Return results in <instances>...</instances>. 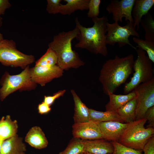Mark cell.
<instances>
[{
    "label": "cell",
    "instance_id": "cell-5",
    "mask_svg": "<svg viewBox=\"0 0 154 154\" xmlns=\"http://www.w3.org/2000/svg\"><path fill=\"white\" fill-rule=\"evenodd\" d=\"M29 66L20 74L11 75L6 72L0 81V99L3 101L9 94L16 91H31L36 88L37 84L31 79Z\"/></svg>",
    "mask_w": 154,
    "mask_h": 154
},
{
    "label": "cell",
    "instance_id": "cell-2",
    "mask_svg": "<svg viewBox=\"0 0 154 154\" xmlns=\"http://www.w3.org/2000/svg\"><path fill=\"white\" fill-rule=\"evenodd\" d=\"M134 56L133 54L107 60L101 70L99 80L107 95L114 93L117 88L124 83L133 71Z\"/></svg>",
    "mask_w": 154,
    "mask_h": 154
},
{
    "label": "cell",
    "instance_id": "cell-16",
    "mask_svg": "<svg viewBox=\"0 0 154 154\" xmlns=\"http://www.w3.org/2000/svg\"><path fill=\"white\" fill-rule=\"evenodd\" d=\"M25 140L31 146L38 149L45 148L48 144L44 133L40 127L37 126L33 127L29 130Z\"/></svg>",
    "mask_w": 154,
    "mask_h": 154
},
{
    "label": "cell",
    "instance_id": "cell-7",
    "mask_svg": "<svg viewBox=\"0 0 154 154\" xmlns=\"http://www.w3.org/2000/svg\"><path fill=\"white\" fill-rule=\"evenodd\" d=\"M35 61L34 56L19 51L13 40L3 39L0 42V62L3 65L20 67L24 69Z\"/></svg>",
    "mask_w": 154,
    "mask_h": 154
},
{
    "label": "cell",
    "instance_id": "cell-11",
    "mask_svg": "<svg viewBox=\"0 0 154 154\" xmlns=\"http://www.w3.org/2000/svg\"><path fill=\"white\" fill-rule=\"evenodd\" d=\"M30 73L32 80L41 86L54 78L62 76L63 70L57 64L52 66H38L30 68Z\"/></svg>",
    "mask_w": 154,
    "mask_h": 154
},
{
    "label": "cell",
    "instance_id": "cell-25",
    "mask_svg": "<svg viewBox=\"0 0 154 154\" xmlns=\"http://www.w3.org/2000/svg\"><path fill=\"white\" fill-rule=\"evenodd\" d=\"M84 152L83 140L73 137L66 148L58 154H80Z\"/></svg>",
    "mask_w": 154,
    "mask_h": 154
},
{
    "label": "cell",
    "instance_id": "cell-27",
    "mask_svg": "<svg viewBox=\"0 0 154 154\" xmlns=\"http://www.w3.org/2000/svg\"><path fill=\"white\" fill-rule=\"evenodd\" d=\"M133 42L137 44L136 48H138L145 51L148 55V56L152 62L154 63V42H150L143 40L139 38L134 37L133 38Z\"/></svg>",
    "mask_w": 154,
    "mask_h": 154
},
{
    "label": "cell",
    "instance_id": "cell-22",
    "mask_svg": "<svg viewBox=\"0 0 154 154\" xmlns=\"http://www.w3.org/2000/svg\"><path fill=\"white\" fill-rule=\"evenodd\" d=\"M90 0H64L66 4H61L59 13L63 15H70L77 10L83 11L88 9Z\"/></svg>",
    "mask_w": 154,
    "mask_h": 154
},
{
    "label": "cell",
    "instance_id": "cell-36",
    "mask_svg": "<svg viewBox=\"0 0 154 154\" xmlns=\"http://www.w3.org/2000/svg\"><path fill=\"white\" fill-rule=\"evenodd\" d=\"M3 39V35L0 33V42Z\"/></svg>",
    "mask_w": 154,
    "mask_h": 154
},
{
    "label": "cell",
    "instance_id": "cell-30",
    "mask_svg": "<svg viewBox=\"0 0 154 154\" xmlns=\"http://www.w3.org/2000/svg\"><path fill=\"white\" fill-rule=\"evenodd\" d=\"M62 0H47L46 10L50 14L59 13V8Z\"/></svg>",
    "mask_w": 154,
    "mask_h": 154
},
{
    "label": "cell",
    "instance_id": "cell-24",
    "mask_svg": "<svg viewBox=\"0 0 154 154\" xmlns=\"http://www.w3.org/2000/svg\"><path fill=\"white\" fill-rule=\"evenodd\" d=\"M140 24L145 32V40L154 42V20L149 12L142 18Z\"/></svg>",
    "mask_w": 154,
    "mask_h": 154
},
{
    "label": "cell",
    "instance_id": "cell-38",
    "mask_svg": "<svg viewBox=\"0 0 154 154\" xmlns=\"http://www.w3.org/2000/svg\"><path fill=\"white\" fill-rule=\"evenodd\" d=\"M3 141L0 139V153L1 152V147L2 145Z\"/></svg>",
    "mask_w": 154,
    "mask_h": 154
},
{
    "label": "cell",
    "instance_id": "cell-33",
    "mask_svg": "<svg viewBox=\"0 0 154 154\" xmlns=\"http://www.w3.org/2000/svg\"><path fill=\"white\" fill-rule=\"evenodd\" d=\"M143 151L144 154H154V136L149 139Z\"/></svg>",
    "mask_w": 154,
    "mask_h": 154
},
{
    "label": "cell",
    "instance_id": "cell-18",
    "mask_svg": "<svg viewBox=\"0 0 154 154\" xmlns=\"http://www.w3.org/2000/svg\"><path fill=\"white\" fill-rule=\"evenodd\" d=\"M74 102V113L73 117L74 123L86 122L90 120L89 108L83 103L76 93L70 91Z\"/></svg>",
    "mask_w": 154,
    "mask_h": 154
},
{
    "label": "cell",
    "instance_id": "cell-37",
    "mask_svg": "<svg viewBox=\"0 0 154 154\" xmlns=\"http://www.w3.org/2000/svg\"><path fill=\"white\" fill-rule=\"evenodd\" d=\"M2 18L0 16V28L2 26Z\"/></svg>",
    "mask_w": 154,
    "mask_h": 154
},
{
    "label": "cell",
    "instance_id": "cell-10",
    "mask_svg": "<svg viewBox=\"0 0 154 154\" xmlns=\"http://www.w3.org/2000/svg\"><path fill=\"white\" fill-rule=\"evenodd\" d=\"M135 0H111L106 7L109 14L112 15L114 22H122V18L126 21L133 23L131 12Z\"/></svg>",
    "mask_w": 154,
    "mask_h": 154
},
{
    "label": "cell",
    "instance_id": "cell-26",
    "mask_svg": "<svg viewBox=\"0 0 154 154\" xmlns=\"http://www.w3.org/2000/svg\"><path fill=\"white\" fill-rule=\"evenodd\" d=\"M57 61L56 53L48 48L45 53L36 61L35 66H52L56 65Z\"/></svg>",
    "mask_w": 154,
    "mask_h": 154
},
{
    "label": "cell",
    "instance_id": "cell-29",
    "mask_svg": "<svg viewBox=\"0 0 154 154\" xmlns=\"http://www.w3.org/2000/svg\"><path fill=\"white\" fill-rule=\"evenodd\" d=\"M101 3L100 0H90L88 5V17H98L100 13L99 8Z\"/></svg>",
    "mask_w": 154,
    "mask_h": 154
},
{
    "label": "cell",
    "instance_id": "cell-28",
    "mask_svg": "<svg viewBox=\"0 0 154 154\" xmlns=\"http://www.w3.org/2000/svg\"><path fill=\"white\" fill-rule=\"evenodd\" d=\"M114 149L111 154H142L141 151L133 149L120 144L118 141H111Z\"/></svg>",
    "mask_w": 154,
    "mask_h": 154
},
{
    "label": "cell",
    "instance_id": "cell-23",
    "mask_svg": "<svg viewBox=\"0 0 154 154\" xmlns=\"http://www.w3.org/2000/svg\"><path fill=\"white\" fill-rule=\"evenodd\" d=\"M136 106L135 96L116 112L125 123H129L135 120Z\"/></svg>",
    "mask_w": 154,
    "mask_h": 154
},
{
    "label": "cell",
    "instance_id": "cell-39",
    "mask_svg": "<svg viewBox=\"0 0 154 154\" xmlns=\"http://www.w3.org/2000/svg\"><path fill=\"white\" fill-rule=\"evenodd\" d=\"M84 154H92L91 153H87V152H84Z\"/></svg>",
    "mask_w": 154,
    "mask_h": 154
},
{
    "label": "cell",
    "instance_id": "cell-32",
    "mask_svg": "<svg viewBox=\"0 0 154 154\" xmlns=\"http://www.w3.org/2000/svg\"><path fill=\"white\" fill-rule=\"evenodd\" d=\"M144 118L148 121V127H154V106L149 108L146 112Z\"/></svg>",
    "mask_w": 154,
    "mask_h": 154
},
{
    "label": "cell",
    "instance_id": "cell-17",
    "mask_svg": "<svg viewBox=\"0 0 154 154\" xmlns=\"http://www.w3.org/2000/svg\"><path fill=\"white\" fill-rule=\"evenodd\" d=\"M26 151V146L22 138L17 134L3 141L0 154H17Z\"/></svg>",
    "mask_w": 154,
    "mask_h": 154
},
{
    "label": "cell",
    "instance_id": "cell-31",
    "mask_svg": "<svg viewBox=\"0 0 154 154\" xmlns=\"http://www.w3.org/2000/svg\"><path fill=\"white\" fill-rule=\"evenodd\" d=\"M66 92V90H63L58 91L51 96H44L43 102L50 106L56 99L63 96Z\"/></svg>",
    "mask_w": 154,
    "mask_h": 154
},
{
    "label": "cell",
    "instance_id": "cell-14",
    "mask_svg": "<svg viewBox=\"0 0 154 154\" xmlns=\"http://www.w3.org/2000/svg\"><path fill=\"white\" fill-rule=\"evenodd\" d=\"M83 141L84 152L92 154H111L113 152L114 148L112 143L105 139L83 140Z\"/></svg>",
    "mask_w": 154,
    "mask_h": 154
},
{
    "label": "cell",
    "instance_id": "cell-13",
    "mask_svg": "<svg viewBox=\"0 0 154 154\" xmlns=\"http://www.w3.org/2000/svg\"><path fill=\"white\" fill-rule=\"evenodd\" d=\"M97 123L103 138L111 142L118 141L128 124L116 121Z\"/></svg>",
    "mask_w": 154,
    "mask_h": 154
},
{
    "label": "cell",
    "instance_id": "cell-20",
    "mask_svg": "<svg viewBox=\"0 0 154 154\" xmlns=\"http://www.w3.org/2000/svg\"><path fill=\"white\" fill-rule=\"evenodd\" d=\"M18 129L16 120H12L9 115L2 117L0 120V139L4 141L15 135Z\"/></svg>",
    "mask_w": 154,
    "mask_h": 154
},
{
    "label": "cell",
    "instance_id": "cell-15",
    "mask_svg": "<svg viewBox=\"0 0 154 154\" xmlns=\"http://www.w3.org/2000/svg\"><path fill=\"white\" fill-rule=\"evenodd\" d=\"M154 5V0H135L131 15L134 27L135 28L137 27V31L139 29V24L143 17L149 12Z\"/></svg>",
    "mask_w": 154,
    "mask_h": 154
},
{
    "label": "cell",
    "instance_id": "cell-12",
    "mask_svg": "<svg viewBox=\"0 0 154 154\" xmlns=\"http://www.w3.org/2000/svg\"><path fill=\"white\" fill-rule=\"evenodd\" d=\"M73 137L84 140L103 139L97 123L93 121L74 123L72 126Z\"/></svg>",
    "mask_w": 154,
    "mask_h": 154
},
{
    "label": "cell",
    "instance_id": "cell-4",
    "mask_svg": "<svg viewBox=\"0 0 154 154\" xmlns=\"http://www.w3.org/2000/svg\"><path fill=\"white\" fill-rule=\"evenodd\" d=\"M147 120L143 118L128 123L118 141L128 147L142 151L149 139L154 136V128L144 127Z\"/></svg>",
    "mask_w": 154,
    "mask_h": 154
},
{
    "label": "cell",
    "instance_id": "cell-41",
    "mask_svg": "<svg viewBox=\"0 0 154 154\" xmlns=\"http://www.w3.org/2000/svg\"><path fill=\"white\" fill-rule=\"evenodd\" d=\"M84 154V153H81V154Z\"/></svg>",
    "mask_w": 154,
    "mask_h": 154
},
{
    "label": "cell",
    "instance_id": "cell-21",
    "mask_svg": "<svg viewBox=\"0 0 154 154\" xmlns=\"http://www.w3.org/2000/svg\"><path fill=\"white\" fill-rule=\"evenodd\" d=\"M90 120L96 123L109 121H116L125 123L116 112L98 111L89 108Z\"/></svg>",
    "mask_w": 154,
    "mask_h": 154
},
{
    "label": "cell",
    "instance_id": "cell-35",
    "mask_svg": "<svg viewBox=\"0 0 154 154\" xmlns=\"http://www.w3.org/2000/svg\"><path fill=\"white\" fill-rule=\"evenodd\" d=\"M11 6V5L8 0H0V16L4 15L6 10Z\"/></svg>",
    "mask_w": 154,
    "mask_h": 154
},
{
    "label": "cell",
    "instance_id": "cell-9",
    "mask_svg": "<svg viewBox=\"0 0 154 154\" xmlns=\"http://www.w3.org/2000/svg\"><path fill=\"white\" fill-rule=\"evenodd\" d=\"M134 90L137 103L135 120H137L144 118L147 110L154 106V78L140 84Z\"/></svg>",
    "mask_w": 154,
    "mask_h": 154
},
{
    "label": "cell",
    "instance_id": "cell-8",
    "mask_svg": "<svg viewBox=\"0 0 154 154\" xmlns=\"http://www.w3.org/2000/svg\"><path fill=\"white\" fill-rule=\"evenodd\" d=\"M107 32L106 35L107 44L114 46L116 43L119 47H123L128 45L135 50L137 48L132 44L129 40L130 36L139 38V33L135 30L133 22L127 21L126 24L120 26L118 23L114 22L107 25Z\"/></svg>",
    "mask_w": 154,
    "mask_h": 154
},
{
    "label": "cell",
    "instance_id": "cell-34",
    "mask_svg": "<svg viewBox=\"0 0 154 154\" xmlns=\"http://www.w3.org/2000/svg\"><path fill=\"white\" fill-rule=\"evenodd\" d=\"M38 112L41 114L48 113L51 110L50 106L44 102L39 104L38 106Z\"/></svg>",
    "mask_w": 154,
    "mask_h": 154
},
{
    "label": "cell",
    "instance_id": "cell-1",
    "mask_svg": "<svg viewBox=\"0 0 154 154\" xmlns=\"http://www.w3.org/2000/svg\"><path fill=\"white\" fill-rule=\"evenodd\" d=\"M92 21L93 26L86 27L80 24L78 17L75 19L76 26L79 29L80 33L76 38L79 41L75 46L85 49L93 54L106 56L108 53L106 41L108 17L94 18Z\"/></svg>",
    "mask_w": 154,
    "mask_h": 154
},
{
    "label": "cell",
    "instance_id": "cell-19",
    "mask_svg": "<svg viewBox=\"0 0 154 154\" xmlns=\"http://www.w3.org/2000/svg\"><path fill=\"white\" fill-rule=\"evenodd\" d=\"M109 101L105 106L106 111L116 112L129 101L136 96L135 90L125 95L109 94Z\"/></svg>",
    "mask_w": 154,
    "mask_h": 154
},
{
    "label": "cell",
    "instance_id": "cell-6",
    "mask_svg": "<svg viewBox=\"0 0 154 154\" xmlns=\"http://www.w3.org/2000/svg\"><path fill=\"white\" fill-rule=\"evenodd\" d=\"M135 50L137 57L133 62L134 72L130 80L124 85L123 92L125 94L131 92L140 84L154 78L153 62L146 55V52L138 48Z\"/></svg>",
    "mask_w": 154,
    "mask_h": 154
},
{
    "label": "cell",
    "instance_id": "cell-3",
    "mask_svg": "<svg viewBox=\"0 0 154 154\" xmlns=\"http://www.w3.org/2000/svg\"><path fill=\"white\" fill-rule=\"evenodd\" d=\"M79 33V30L76 26L72 30L62 31L54 35L52 41L48 44V48L56 54L57 65L63 70L77 68L84 64L78 53L72 50V41Z\"/></svg>",
    "mask_w": 154,
    "mask_h": 154
},
{
    "label": "cell",
    "instance_id": "cell-40",
    "mask_svg": "<svg viewBox=\"0 0 154 154\" xmlns=\"http://www.w3.org/2000/svg\"><path fill=\"white\" fill-rule=\"evenodd\" d=\"M17 154H26L25 153V152H22V153Z\"/></svg>",
    "mask_w": 154,
    "mask_h": 154
}]
</instances>
